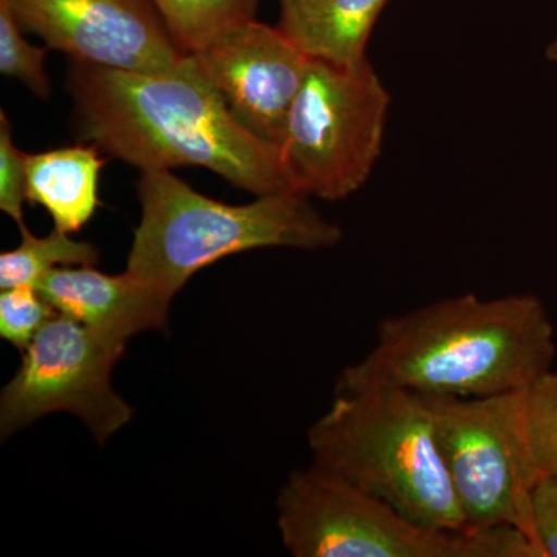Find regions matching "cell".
<instances>
[{
	"label": "cell",
	"instance_id": "cell-9",
	"mask_svg": "<svg viewBox=\"0 0 557 557\" xmlns=\"http://www.w3.org/2000/svg\"><path fill=\"white\" fill-rule=\"evenodd\" d=\"M22 30L73 61L123 72L157 73L185 53L152 0H9Z\"/></svg>",
	"mask_w": 557,
	"mask_h": 557
},
{
	"label": "cell",
	"instance_id": "cell-1",
	"mask_svg": "<svg viewBox=\"0 0 557 557\" xmlns=\"http://www.w3.org/2000/svg\"><path fill=\"white\" fill-rule=\"evenodd\" d=\"M69 90L81 137L141 172L200 166L256 196L295 193L277 146L234 119L194 54L157 73L72 60Z\"/></svg>",
	"mask_w": 557,
	"mask_h": 557
},
{
	"label": "cell",
	"instance_id": "cell-2",
	"mask_svg": "<svg viewBox=\"0 0 557 557\" xmlns=\"http://www.w3.org/2000/svg\"><path fill=\"white\" fill-rule=\"evenodd\" d=\"M555 357V327L537 296L468 293L384 318L375 346L343 370L335 391L381 384L428 397H491L527 391Z\"/></svg>",
	"mask_w": 557,
	"mask_h": 557
},
{
	"label": "cell",
	"instance_id": "cell-21",
	"mask_svg": "<svg viewBox=\"0 0 557 557\" xmlns=\"http://www.w3.org/2000/svg\"><path fill=\"white\" fill-rule=\"evenodd\" d=\"M545 57H547L548 61L557 62V36L549 42L547 51H545Z\"/></svg>",
	"mask_w": 557,
	"mask_h": 557
},
{
	"label": "cell",
	"instance_id": "cell-8",
	"mask_svg": "<svg viewBox=\"0 0 557 557\" xmlns=\"http://www.w3.org/2000/svg\"><path fill=\"white\" fill-rule=\"evenodd\" d=\"M126 346L58 313L22 350L0 397V434L10 438L53 412L84 421L97 443L126 426L134 409L113 391L112 370Z\"/></svg>",
	"mask_w": 557,
	"mask_h": 557
},
{
	"label": "cell",
	"instance_id": "cell-5",
	"mask_svg": "<svg viewBox=\"0 0 557 557\" xmlns=\"http://www.w3.org/2000/svg\"><path fill=\"white\" fill-rule=\"evenodd\" d=\"M277 515L282 542L296 557H544L518 528L423 527L313 465L281 487Z\"/></svg>",
	"mask_w": 557,
	"mask_h": 557
},
{
	"label": "cell",
	"instance_id": "cell-16",
	"mask_svg": "<svg viewBox=\"0 0 557 557\" xmlns=\"http://www.w3.org/2000/svg\"><path fill=\"white\" fill-rule=\"evenodd\" d=\"M47 50L33 46L22 36L20 21L9 0H0V72L21 81L39 98H49L50 81L46 70Z\"/></svg>",
	"mask_w": 557,
	"mask_h": 557
},
{
	"label": "cell",
	"instance_id": "cell-6",
	"mask_svg": "<svg viewBox=\"0 0 557 557\" xmlns=\"http://www.w3.org/2000/svg\"><path fill=\"white\" fill-rule=\"evenodd\" d=\"M391 95L369 58L311 60L278 143L289 188L327 201L368 182L383 150Z\"/></svg>",
	"mask_w": 557,
	"mask_h": 557
},
{
	"label": "cell",
	"instance_id": "cell-7",
	"mask_svg": "<svg viewBox=\"0 0 557 557\" xmlns=\"http://www.w3.org/2000/svg\"><path fill=\"white\" fill-rule=\"evenodd\" d=\"M527 391L479 398L421 397L431 408L440 453L468 530L518 528L542 552L531 508L542 472L528 431Z\"/></svg>",
	"mask_w": 557,
	"mask_h": 557
},
{
	"label": "cell",
	"instance_id": "cell-4",
	"mask_svg": "<svg viewBox=\"0 0 557 557\" xmlns=\"http://www.w3.org/2000/svg\"><path fill=\"white\" fill-rule=\"evenodd\" d=\"M141 220L127 273L174 298L186 282L226 256L258 248L335 247L343 231L298 193L258 196L248 205L209 199L171 171L141 172Z\"/></svg>",
	"mask_w": 557,
	"mask_h": 557
},
{
	"label": "cell",
	"instance_id": "cell-19",
	"mask_svg": "<svg viewBox=\"0 0 557 557\" xmlns=\"http://www.w3.org/2000/svg\"><path fill=\"white\" fill-rule=\"evenodd\" d=\"M27 156L14 146L11 124L0 115V209L22 226L27 200Z\"/></svg>",
	"mask_w": 557,
	"mask_h": 557
},
{
	"label": "cell",
	"instance_id": "cell-13",
	"mask_svg": "<svg viewBox=\"0 0 557 557\" xmlns=\"http://www.w3.org/2000/svg\"><path fill=\"white\" fill-rule=\"evenodd\" d=\"M102 164L97 146L28 153L27 200L47 209L54 228L78 233L97 211Z\"/></svg>",
	"mask_w": 557,
	"mask_h": 557
},
{
	"label": "cell",
	"instance_id": "cell-20",
	"mask_svg": "<svg viewBox=\"0 0 557 557\" xmlns=\"http://www.w3.org/2000/svg\"><path fill=\"white\" fill-rule=\"evenodd\" d=\"M534 531L545 557H557V478L541 475L531 497Z\"/></svg>",
	"mask_w": 557,
	"mask_h": 557
},
{
	"label": "cell",
	"instance_id": "cell-17",
	"mask_svg": "<svg viewBox=\"0 0 557 557\" xmlns=\"http://www.w3.org/2000/svg\"><path fill=\"white\" fill-rule=\"evenodd\" d=\"M58 311L30 285L5 288L0 293V336L20 350L32 341Z\"/></svg>",
	"mask_w": 557,
	"mask_h": 557
},
{
	"label": "cell",
	"instance_id": "cell-12",
	"mask_svg": "<svg viewBox=\"0 0 557 557\" xmlns=\"http://www.w3.org/2000/svg\"><path fill=\"white\" fill-rule=\"evenodd\" d=\"M388 0H278V28L313 60H368L370 35Z\"/></svg>",
	"mask_w": 557,
	"mask_h": 557
},
{
	"label": "cell",
	"instance_id": "cell-3",
	"mask_svg": "<svg viewBox=\"0 0 557 557\" xmlns=\"http://www.w3.org/2000/svg\"><path fill=\"white\" fill-rule=\"evenodd\" d=\"M313 467L429 528L469 531L424 397L370 384L335 391L309 429Z\"/></svg>",
	"mask_w": 557,
	"mask_h": 557
},
{
	"label": "cell",
	"instance_id": "cell-11",
	"mask_svg": "<svg viewBox=\"0 0 557 557\" xmlns=\"http://www.w3.org/2000/svg\"><path fill=\"white\" fill-rule=\"evenodd\" d=\"M36 288L58 313L123 346L146 330L166 327L174 299L127 271L108 274L95 267L51 270Z\"/></svg>",
	"mask_w": 557,
	"mask_h": 557
},
{
	"label": "cell",
	"instance_id": "cell-18",
	"mask_svg": "<svg viewBox=\"0 0 557 557\" xmlns=\"http://www.w3.org/2000/svg\"><path fill=\"white\" fill-rule=\"evenodd\" d=\"M528 431L542 475L557 478V373L548 372L527 391Z\"/></svg>",
	"mask_w": 557,
	"mask_h": 557
},
{
	"label": "cell",
	"instance_id": "cell-14",
	"mask_svg": "<svg viewBox=\"0 0 557 557\" xmlns=\"http://www.w3.org/2000/svg\"><path fill=\"white\" fill-rule=\"evenodd\" d=\"M22 240L17 248L0 255V288L30 285L38 287L51 270L62 267H95L100 259L95 245L75 240L72 234L54 228L49 236L38 237L21 228Z\"/></svg>",
	"mask_w": 557,
	"mask_h": 557
},
{
	"label": "cell",
	"instance_id": "cell-15",
	"mask_svg": "<svg viewBox=\"0 0 557 557\" xmlns=\"http://www.w3.org/2000/svg\"><path fill=\"white\" fill-rule=\"evenodd\" d=\"M180 49L199 53L212 40L248 20L256 0H152Z\"/></svg>",
	"mask_w": 557,
	"mask_h": 557
},
{
	"label": "cell",
	"instance_id": "cell-10",
	"mask_svg": "<svg viewBox=\"0 0 557 557\" xmlns=\"http://www.w3.org/2000/svg\"><path fill=\"white\" fill-rule=\"evenodd\" d=\"M194 57L234 119L278 148L313 58L281 28L256 20L223 33Z\"/></svg>",
	"mask_w": 557,
	"mask_h": 557
}]
</instances>
